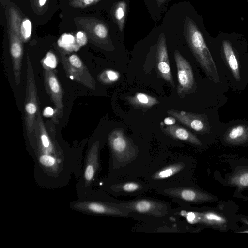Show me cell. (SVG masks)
I'll return each mask as SVG.
<instances>
[{"label":"cell","mask_w":248,"mask_h":248,"mask_svg":"<svg viewBox=\"0 0 248 248\" xmlns=\"http://www.w3.org/2000/svg\"><path fill=\"white\" fill-rule=\"evenodd\" d=\"M40 108L34 125L36 138L34 175L46 182L62 181L70 176L78 167L80 157L67 156L46 131Z\"/></svg>","instance_id":"obj_1"},{"label":"cell","mask_w":248,"mask_h":248,"mask_svg":"<svg viewBox=\"0 0 248 248\" xmlns=\"http://www.w3.org/2000/svg\"><path fill=\"white\" fill-rule=\"evenodd\" d=\"M186 39L196 59L209 76L217 75L216 67L202 34L195 23L189 20L186 23Z\"/></svg>","instance_id":"obj_2"},{"label":"cell","mask_w":248,"mask_h":248,"mask_svg":"<svg viewBox=\"0 0 248 248\" xmlns=\"http://www.w3.org/2000/svg\"><path fill=\"white\" fill-rule=\"evenodd\" d=\"M37 99L34 71L31 60L29 56H27L24 120L26 131L29 137L33 132L34 123L39 108Z\"/></svg>","instance_id":"obj_3"},{"label":"cell","mask_w":248,"mask_h":248,"mask_svg":"<svg viewBox=\"0 0 248 248\" xmlns=\"http://www.w3.org/2000/svg\"><path fill=\"white\" fill-rule=\"evenodd\" d=\"M113 159L124 163L133 159L138 152L137 147L128 137L122 128H116L110 131L108 137Z\"/></svg>","instance_id":"obj_4"},{"label":"cell","mask_w":248,"mask_h":248,"mask_svg":"<svg viewBox=\"0 0 248 248\" xmlns=\"http://www.w3.org/2000/svg\"><path fill=\"white\" fill-rule=\"evenodd\" d=\"M61 55V63L67 76L91 90H95V80L79 57L76 54L67 57L62 52Z\"/></svg>","instance_id":"obj_5"},{"label":"cell","mask_w":248,"mask_h":248,"mask_svg":"<svg viewBox=\"0 0 248 248\" xmlns=\"http://www.w3.org/2000/svg\"><path fill=\"white\" fill-rule=\"evenodd\" d=\"M99 141H95L87 152L84 170L81 172L80 178L77 185V190L80 196L91 193L92 184L99 167Z\"/></svg>","instance_id":"obj_6"},{"label":"cell","mask_w":248,"mask_h":248,"mask_svg":"<svg viewBox=\"0 0 248 248\" xmlns=\"http://www.w3.org/2000/svg\"><path fill=\"white\" fill-rule=\"evenodd\" d=\"M70 206L72 209L89 214H101L126 217L128 213L120 210L112 205L111 203H107L93 199L90 195L80 196L78 199L73 202Z\"/></svg>","instance_id":"obj_7"},{"label":"cell","mask_w":248,"mask_h":248,"mask_svg":"<svg viewBox=\"0 0 248 248\" xmlns=\"http://www.w3.org/2000/svg\"><path fill=\"white\" fill-rule=\"evenodd\" d=\"M174 54L177 70V94L180 98L183 99L186 95L195 91L196 82L189 62L178 50H175Z\"/></svg>","instance_id":"obj_8"},{"label":"cell","mask_w":248,"mask_h":248,"mask_svg":"<svg viewBox=\"0 0 248 248\" xmlns=\"http://www.w3.org/2000/svg\"><path fill=\"white\" fill-rule=\"evenodd\" d=\"M111 204L119 209L122 208L155 217H161L167 214L168 207L166 205L148 199H140L126 203Z\"/></svg>","instance_id":"obj_9"},{"label":"cell","mask_w":248,"mask_h":248,"mask_svg":"<svg viewBox=\"0 0 248 248\" xmlns=\"http://www.w3.org/2000/svg\"><path fill=\"white\" fill-rule=\"evenodd\" d=\"M43 77L46 92L55 107L56 116L61 118L63 114L62 89L52 70L44 68Z\"/></svg>","instance_id":"obj_10"},{"label":"cell","mask_w":248,"mask_h":248,"mask_svg":"<svg viewBox=\"0 0 248 248\" xmlns=\"http://www.w3.org/2000/svg\"><path fill=\"white\" fill-rule=\"evenodd\" d=\"M156 59L157 70L160 76L165 81L170 83L173 88H175V84L170 65L166 39L164 35H160L159 38Z\"/></svg>","instance_id":"obj_11"},{"label":"cell","mask_w":248,"mask_h":248,"mask_svg":"<svg viewBox=\"0 0 248 248\" xmlns=\"http://www.w3.org/2000/svg\"><path fill=\"white\" fill-rule=\"evenodd\" d=\"M167 113L190 129L198 132H204L207 128L203 117L195 113L173 109H168Z\"/></svg>","instance_id":"obj_12"},{"label":"cell","mask_w":248,"mask_h":248,"mask_svg":"<svg viewBox=\"0 0 248 248\" xmlns=\"http://www.w3.org/2000/svg\"><path fill=\"white\" fill-rule=\"evenodd\" d=\"M160 128L165 135L172 138L195 145H201V141L194 134L177 124L168 126L162 122L160 123Z\"/></svg>","instance_id":"obj_13"},{"label":"cell","mask_w":248,"mask_h":248,"mask_svg":"<svg viewBox=\"0 0 248 248\" xmlns=\"http://www.w3.org/2000/svg\"><path fill=\"white\" fill-rule=\"evenodd\" d=\"M164 192L170 196L188 202H198L205 199V195L190 188L177 187L166 189Z\"/></svg>","instance_id":"obj_14"},{"label":"cell","mask_w":248,"mask_h":248,"mask_svg":"<svg viewBox=\"0 0 248 248\" xmlns=\"http://www.w3.org/2000/svg\"><path fill=\"white\" fill-rule=\"evenodd\" d=\"M126 99L135 108L144 110L148 109L159 103L156 98L143 93H137L134 96L127 97Z\"/></svg>","instance_id":"obj_15"},{"label":"cell","mask_w":248,"mask_h":248,"mask_svg":"<svg viewBox=\"0 0 248 248\" xmlns=\"http://www.w3.org/2000/svg\"><path fill=\"white\" fill-rule=\"evenodd\" d=\"M223 53L228 65L237 79L240 78L239 65L236 55L230 42L227 40L222 42Z\"/></svg>","instance_id":"obj_16"},{"label":"cell","mask_w":248,"mask_h":248,"mask_svg":"<svg viewBox=\"0 0 248 248\" xmlns=\"http://www.w3.org/2000/svg\"><path fill=\"white\" fill-rule=\"evenodd\" d=\"M185 166L183 162H179L169 165L153 174L152 178L154 180L166 179L181 171Z\"/></svg>","instance_id":"obj_17"},{"label":"cell","mask_w":248,"mask_h":248,"mask_svg":"<svg viewBox=\"0 0 248 248\" xmlns=\"http://www.w3.org/2000/svg\"><path fill=\"white\" fill-rule=\"evenodd\" d=\"M119 73L115 70L107 69L98 75V80L102 84L110 85L117 82L120 78Z\"/></svg>","instance_id":"obj_18"},{"label":"cell","mask_w":248,"mask_h":248,"mask_svg":"<svg viewBox=\"0 0 248 248\" xmlns=\"http://www.w3.org/2000/svg\"><path fill=\"white\" fill-rule=\"evenodd\" d=\"M247 130L243 125H238L231 129L227 135V140L232 142H236L244 139Z\"/></svg>","instance_id":"obj_19"},{"label":"cell","mask_w":248,"mask_h":248,"mask_svg":"<svg viewBox=\"0 0 248 248\" xmlns=\"http://www.w3.org/2000/svg\"><path fill=\"white\" fill-rule=\"evenodd\" d=\"M126 14V3L124 1L119 2L115 7L114 15L121 31L123 30Z\"/></svg>","instance_id":"obj_20"},{"label":"cell","mask_w":248,"mask_h":248,"mask_svg":"<svg viewBox=\"0 0 248 248\" xmlns=\"http://www.w3.org/2000/svg\"><path fill=\"white\" fill-rule=\"evenodd\" d=\"M200 222L209 225L224 223L226 220L220 215L213 212L201 213Z\"/></svg>","instance_id":"obj_21"},{"label":"cell","mask_w":248,"mask_h":248,"mask_svg":"<svg viewBox=\"0 0 248 248\" xmlns=\"http://www.w3.org/2000/svg\"><path fill=\"white\" fill-rule=\"evenodd\" d=\"M32 30L31 22L28 19L24 20L21 26V34L22 38L25 40L28 39L31 36Z\"/></svg>","instance_id":"obj_22"},{"label":"cell","mask_w":248,"mask_h":248,"mask_svg":"<svg viewBox=\"0 0 248 248\" xmlns=\"http://www.w3.org/2000/svg\"><path fill=\"white\" fill-rule=\"evenodd\" d=\"M232 183L240 187L248 186V172L243 173L232 180Z\"/></svg>","instance_id":"obj_23"},{"label":"cell","mask_w":248,"mask_h":248,"mask_svg":"<svg viewBox=\"0 0 248 248\" xmlns=\"http://www.w3.org/2000/svg\"><path fill=\"white\" fill-rule=\"evenodd\" d=\"M119 187L124 191L131 192L140 189L141 186L137 183L129 182L122 184L121 186H119Z\"/></svg>","instance_id":"obj_24"},{"label":"cell","mask_w":248,"mask_h":248,"mask_svg":"<svg viewBox=\"0 0 248 248\" xmlns=\"http://www.w3.org/2000/svg\"><path fill=\"white\" fill-rule=\"evenodd\" d=\"M183 212L184 213L182 214V215L186 217L187 221L193 224L200 222V213L193 212H186L185 211Z\"/></svg>","instance_id":"obj_25"},{"label":"cell","mask_w":248,"mask_h":248,"mask_svg":"<svg viewBox=\"0 0 248 248\" xmlns=\"http://www.w3.org/2000/svg\"><path fill=\"white\" fill-rule=\"evenodd\" d=\"M95 35L100 39H105L108 36L107 28L103 24H97L94 29Z\"/></svg>","instance_id":"obj_26"},{"label":"cell","mask_w":248,"mask_h":248,"mask_svg":"<svg viewBox=\"0 0 248 248\" xmlns=\"http://www.w3.org/2000/svg\"><path fill=\"white\" fill-rule=\"evenodd\" d=\"M76 36L77 41L80 45H83L86 43L87 38L83 32L79 31Z\"/></svg>","instance_id":"obj_27"},{"label":"cell","mask_w":248,"mask_h":248,"mask_svg":"<svg viewBox=\"0 0 248 248\" xmlns=\"http://www.w3.org/2000/svg\"><path fill=\"white\" fill-rule=\"evenodd\" d=\"M176 119L173 116L166 117L163 121V123L166 125H173L176 123Z\"/></svg>","instance_id":"obj_28"},{"label":"cell","mask_w":248,"mask_h":248,"mask_svg":"<svg viewBox=\"0 0 248 248\" xmlns=\"http://www.w3.org/2000/svg\"><path fill=\"white\" fill-rule=\"evenodd\" d=\"M95 0H84L85 4L88 5L93 2Z\"/></svg>","instance_id":"obj_29"},{"label":"cell","mask_w":248,"mask_h":248,"mask_svg":"<svg viewBox=\"0 0 248 248\" xmlns=\"http://www.w3.org/2000/svg\"><path fill=\"white\" fill-rule=\"evenodd\" d=\"M46 0H39V3L41 6H43L46 2Z\"/></svg>","instance_id":"obj_30"},{"label":"cell","mask_w":248,"mask_h":248,"mask_svg":"<svg viewBox=\"0 0 248 248\" xmlns=\"http://www.w3.org/2000/svg\"><path fill=\"white\" fill-rule=\"evenodd\" d=\"M158 3L159 4H162V3H163L166 0H156Z\"/></svg>","instance_id":"obj_31"},{"label":"cell","mask_w":248,"mask_h":248,"mask_svg":"<svg viewBox=\"0 0 248 248\" xmlns=\"http://www.w3.org/2000/svg\"><path fill=\"white\" fill-rule=\"evenodd\" d=\"M244 222H245L247 224H248V221H245ZM248 232V231H245V232Z\"/></svg>","instance_id":"obj_32"},{"label":"cell","mask_w":248,"mask_h":248,"mask_svg":"<svg viewBox=\"0 0 248 248\" xmlns=\"http://www.w3.org/2000/svg\"></svg>","instance_id":"obj_33"}]
</instances>
